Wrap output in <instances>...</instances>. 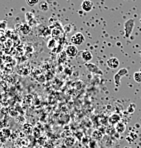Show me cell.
<instances>
[{
  "instance_id": "obj_18",
  "label": "cell",
  "mask_w": 141,
  "mask_h": 148,
  "mask_svg": "<svg viewBox=\"0 0 141 148\" xmlns=\"http://www.w3.org/2000/svg\"><path fill=\"white\" fill-rule=\"evenodd\" d=\"M6 27H7V21L5 20L0 21V30H5Z\"/></svg>"
},
{
  "instance_id": "obj_20",
  "label": "cell",
  "mask_w": 141,
  "mask_h": 148,
  "mask_svg": "<svg viewBox=\"0 0 141 148\" xmlns=\"http://www.w3.org/2000/svg\"><path fill=\"white\" fill-rule=\"evenodd\" d=\"M135 107H136V105L134 103H131L129 105V108H128V112L129 113H133L134 112V110H135Z\"/></svg>"
},
{
  "instance_id": "obj_3",
  "label": "cell",
  "mask_w": 141,
  "mask_h": 148,
  "mask_svg": "<svg viewBox=\"0 0 141 148\" xmlns=\"http://www.w3.org/2000/svg\"><path fill=\"white\" fill-rule=\"evenodd\" d=\"M84 41H85V37H84L82 33H80V32H77V33H75L74 35L71 37V43L73 45H75V46L81 45Z\"/></svg>"
},
{
  "instance_id": "obj_13",
  "label": "cell",
  "mask_w": 141,
  "mask_h": 148,
  "mask_svg": "<svg viewBox=\"0 0 141 148\" xmlns=\"http://www.w3.org/2000/svg\"><path fill=\"white\" fill-rule=\"evenodd\" d=\"M92 137L94 138V140H97V141H100L103 139V133L99 130H94L92 133Z\"/></svg>"
},
{
  "instance_id": "obj_2",
  "label": "cell",
  "mask_w": 141,
  "mask_h": 148,
  "mask_svg": "<svg viewBox=\"0 0 141 148\" xmlns=\"http://www.w3.org/2000/svg\"><path fill=\"white\" fill-rule=\"evenodd\" d=\"M126 75H128V69H126V68H120L115 73V75H114V83H115L116 87H118L120 85L121 78H122L123 76H126Z\"/></svg>"
},
{
  "instance_id": "obj_7",
  "label": "cell",
  "mask_w": 141,
  "mask_h": 148,
  "mask_svg": "<svg viewBox=\"0 0 141 148\" xmlns=\"http://www.w3.org/2000/svg\"><path fill=\"white\" fill-rule=\"evenodd\" d=\"M81 9L84 12H90L93 9V2L91 0H83L81 3Z\"/></svg>"
},
{
  "instance_id": "obj_6",
  "label": "cell",
  "mask_w": 141,
  "mask_h": 148,
  "mask_svg": "<svg viewBox=\"0 0 141 148\" xmlns=\"http://www.w3.org/2000/svg\"><path fill=\"white\" fill-rule=\"evenodd\" d=\"M106 63H107V66L110 69H118L119 65H120V61L117 57H110Z\"/></svg>"
},
{
  "instance_id": "obj_10",
  "label": "cell",
  "mask_w": 141,
  "mask_h": 148,
  "mask_svg": "<svg viewBox=\"0 0 141 148\" xmlns=\"http://www.w3.org/2000/svg\"><path fill=\"white\" fill-rule=\"evenodd\" d=\"M115 130L117 133L119 134H122L125 132V130H126V125H125L124 122H122V121H120L119 123H117L115 125Z\"/></svg>"
},
{
  "instance_id": "obj_11",
  "label": "cell",
  "mask_w": 141,
  "mask_h": 148,
  "mask_svg": "<svg viewBox=\"0 0 141 148\" xmlns=\"http://www.w3.org/2000/svg\"><path fill=\"white\" fill-rule=\"evenodd\" d=\"M31 29H32V27L28 24V23L22 24V25H21V27H20V31H21V33H22L23 35H28V34L31 32Z\"/></svg>"
},
{
  "instance_id": "obj_5",
  "label": "cell",
  "mask_w": 141,
  "mask_h": 148,
  "mask_svg": "<svg viewBox=\"0 0 141 148\" xmlns=\"http://www.w3.org/2000/svg\"><path fill=\"white\" fill-rule=\"evenodd\" d=\"M85 67L86 69H87L88 71H89L90 73H93V74H100V75H102L103 72L101 71V69L99 68L97 65L93 64V63H86L85 64Z\"/></svg>"
},
{
  "instance_id": "obj_16",
  "label": "cell",
  "mask_w": 141,
  "mask_h": 148,
  "mask_svg": "<svg viewBox=\"0 0 141 148\" xmlns=\"http://www.w3.org/2000/svg\"><path fill=\"white\" fill-rule=\"evenodd\" d=\"M133 80L136 82V83H141V72L140 71H137L133 74Z\"/></svg>"
},
{
  "instance_id": "obj_8",
  "label": "cell",
  "mask_w": 141,
  "mask_h": 148,
  "mask_svg": "<svg viewBox=\"0 0 141 148\" xmlns=\"http://www.w3.org/2000/svg\"><path fill=\"white\" fill-rule=\"evenodd\" d=\"M81 58H82V60H83V61L88 63L89 61H91V60H92V58H93L92 53H91L89 50H82Z\"/></svg>"
},
{
  "instance_id": "obj_12",
  "label": "cell",
  "mask_w": 141,
  "mask_h": 148,
  "mask_svg": "<svg viewBox=\"0 0 141 148\" xmlns=\"http://www.w3.org/2000/svg\"><path fill=\"white\" fill-rule=\"evenodd\" d=\"M38 8L39 10H41L42 12H47L49 9V5H48V2L45 1V0H42V1H39L38 3Z\"/></svg>"
},
{
  "instance_id": "obj_4",
  "label": "cell",
  "mask_w": 141,
  "mask_h": 148,
  "mask_svg": "<svg viewBox=\"0 0 141 148\" xmlns=\"http://www.w3.org/2000/svg\"><path fill=\"white\" fill-rule=\"evenodd\" d=\"M65 53H66V55L69 56V57L74 58L78 55L79 50H78L77 46H75V45H73V44H70L66 47V49H65Z\"/></svg>"
},
{
  "instance_id": "obj_1",
  "label": "cell",
  "mask_w": 141,
  "mask_h": 148,
  "mask_svg": "<svg viewBox=\"0 0 141 148\" xmlns=\"http://www.w3.org/2000/svg\"><path fill=\"white\" fill-rule=\"evenodd\" d=\"M134 25H135V20L134 18H130L128 20L125 21L124 23V36L129 37L131 35L132 31L134 29Z\"/></svg>"
},
{
  "instance_id": "obj_14",
  "label": "cell",
  "mask_w": 141,
  "mask_h": 148,
  "mask_svg": "<svg viewBox=\"0 0 141 148\" xmlns=\"http://www.w3.org/2000/svg\"><path fill=\"white\" fill-rule=\"evenodd\" d=\"M64 144L67 147H72L75 144V138H73V137H67L64 140Z\"/></svg>"
},
{
  "instance_id": "obj_19",
  "label": "cell",
  "mask_w": 141,
  "mask_h": 148,
  "mask_svg": "<svg viewBox=\"0 0 141 148\" xmlns=\"http://www.w3.org/2000/svg\"><path fill=\"white\" fill-rule=\"evenodd\" d=\"M55 45H56V40H55V39H51V40L49 41V43H48V47L50 49H53Z\"/></svg>"
},
{
  "instance_id": "obj_21",
  "label": "cell",
  "mask_w": 141,
  "mask_h": 148,
  "mask_svg": "<svg viewBox=\"0 0 141 148\" xmlns=\"http://www.w3.org/2000/svg\"><path fill=\"white\" fill-rule=\"evenodd\" d=\"M70 27H71V25H69V24L63 26V31H65L66 33H69V32L71 31V29H72V28H70Z\"/></svg>"
},
{
  "instance_id": "obj_24",
  "label": "cell",
  "mask_w": 141,
  "mask_h": 148,
  "mask_svg": "<svg viewBox=\"0 0 141 148\" xmlns=\"http://www.w3.org/2000/svg\"><path fill=\"white\" fill-rule=\"evenodd\" d=\"M140 72H141V70H140Z\"/></svg>"
},
{
  "instance_id": "obj_15",
  "label": "cell",
  "mask_w": 141,
  "mask_h": 148,
  "mask_svg": "<svg viewBox=\"0 0 141 148\" xmlns=\"http://www.w3.org/2000/svg\"><path fill=\"white\" fill-rule=\"evenodd\" d=\"M62 32H63V29H61V28H55V29L51 30V35L53 37H58L61 35Z\"/></svg>"
},
{
  "instance_id": "obj_17",
  "label": "cell",
  "mask_w": 141,
  "mask_h": 148,
  "mask_svg": "<svg viewBox=\"0 0 141 148\" xmlns=\"http://www.w3.org/2000/svg\"><path fill=\"white\" fill-rule=\"evenodd\" d=\"M26 4H27L28 6H30V7H33V6L37 5L39 3V0H25Z\"/></svg>"
},
{
  "instance_id": "obj_9",
  "label": "cell",
  "mask_w": 141,
  "mask_h": 148,
  "mask_svg": "<svg viewBox=\"0 0 141 148\" xmlns=\"http://www.w3.org/2000/svg\"><path fill=\"white\" fill-rule=\"evenodd\" d=\"M121 121V116L117 113H114L111 116L108 118V122H109L111 125H116L117 123H119Z\"/></svg>"
},
{
  "instance_id": "obj_22",
  "label": "cell",
  "mask_w": 141,
  "mask_h": 148,
  "mask_svg": "<svg viewBox=\"0 0 141 148\" xmlns=\"http://www.w3.org/2000/svg\"><path fill=\"white\" fill-rule=\"evenodd\" d=\"M2 133H5V135H7V136H9L10 135V130L9 129H4L3 131H2Z\"/></svg>"
},
{
  "instance_id": "obj_23",
  "label": "cell",
  "mask_w": 141,
  "mask_h": 148,
  "mask_svg": "<svg viewBox=\"0 0 141 148\" xmlns=\"http://www.w3.org/2000/svg\"><path fill=\"white\" fill-rule=\"evenodd\" d=\"M140 22H141V19H140Z\"/></svg>"
}]
</instances>
